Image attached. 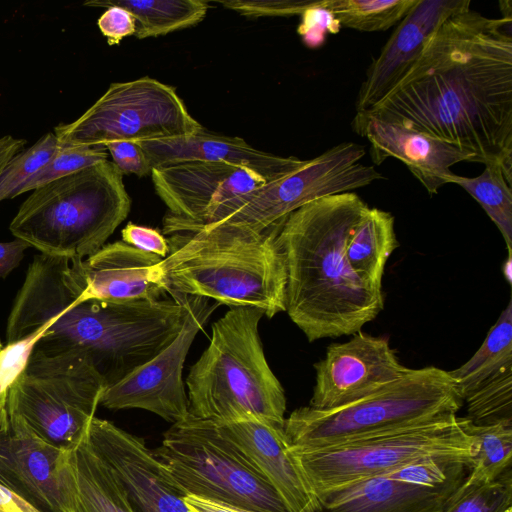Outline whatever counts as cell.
<instances>
[{
  "label": "cell",
  "mask_w": 512,
  "mask_h": 512,
  "mask_svg": "<svg viewBox=\"0 0 512 512\" xmlns=\"http://www.w3.org/2000/svg\"><path fill=\"white\" fill-rule=\"evenodd\" d=\"M61 147L49 132L31 147L14 155L0 173V202L19 195L20 189L33 178Z\"/></svg>",
  "instance_id": "obj_32"
},
{
  "label": "cell",
  "mask_w": 512,
  "mask_h": 512,
  "mask_svg": "<svg viewBox=\"0 0 512 512\" xmlns=\"http://www.w3.org/2000/svg\"><path fill=\"white\" fill-rule=\"evenodd\" d=\"M467 416L474 425L512 421V366H508L470 393Z\"/></svg>",
  "instance_id": "obj_31"
},
{
  "label": "cell",
  "mask_w": 512,
  "mask_h": 512,
  "mask_svg": "<svg viewBox=\"0 0 512 512\" xmlns=\"http://www.w3.org/2000/svg\"><path fill=\"white\" fill-rule=\"evenodd\" d=\"M154 453L187 495L255 512H288L267 478L216 422L189 413L164 433Z\"/></svg>",
  "instance_id": "obj_9"
},
{
  "label": "cell",
  "mask_w": 512,
  "mask_h": 512,
  "mask_svg": "<svg viewBox=\"0 0 512 512\" xmlns=\"http://www.w3.org/2000/svg\"><path fill=\"white\" fill-rule=\"evenodd\" d=\"M219 425L267 478L288 512L319 510L318 495L290 451L284 426L255 418Z\"/></svg>",
  "instance_id": "obj_21"
},
{
  "label": "cell",
  "mask_w": 512,
  "mask_h": 512,
  "mask_svg": "<svg viewBox=\"0 0 512 512\" xmlns=\"http://www.w3.org/2000/svg\"><path fill=\"white\" fill-rule=\"evenodd\" d=\"M0 512H42L19 494L0 483Z\"/></svg>",
  "instance_id": "obj_42"
},
{
  "label": "cell",
  "mask_w": 512,
  "mask_h": 512,
  "mask_svg": "<svg viewBox=\"0 0 512 512\" xmlns=\"http://www.w3.org/2000/svg\"><path fill=\"white\" fill-rule=\"evenodd\" d=\"M462 404L449 371L409 368L396 381L346 405L294 410L284 432L291 446L320 448L457 414Z\"/></svg>",
  "instance_id": "obj_7"
},
{
  "label": "cell",
  "mask_w": 512,
  "mask_h": 512,
  "mask_svg": "<svg viewBox=\"0 0 512 512\" xmlns=\"http://www.w3.org/2000/svg\"><path fill=\"white\" fill-rule=\"evenodd\" d=\"M107 149L102 146L62 144L51 160L19 191H33L47 183L108 160Z\"/></svg>",
  "instance_id": "obj_34"
},
{
  "label": "cell",
  "mask_w": 512,
  "mask_h": 512,
  "mask_svg": "<svg viewBox=\"0 0 512 512\" xmlns=\"http://www.w3.org/2000/svg\"><path fill=\"white\" fill-rule=\"evenodd\" d=\"M71 260L38 254L10 312L7 343L45 326L34 350L85 354L111 386L166 348L181 330L188 295L126 303L80 300Z\"/></svg>",
  "instance_id": "obj_2"
},
{
  "label": "cell",
  "mask_w": 512,
  "mask_h": 512,
  "mask_svg": "<svg viewBox=\"0 0 512 512\" xmlns=\"http://www.w3.org/2000/svg\"><path fill=\"white\" fill-rule=\"evenodd\" d=\"M316 382L309 405L331 409L359 400L399 379L409 368L400 363L385 337L361 331L327 347L314 364Z\"/></svg>",
  "instance_id": "obj_16"
},
{
  "label": "cell",
  "mask_w": 512,
  "mask_h": 512,
  "mask_svg": "<svg viewBox=\"0 0 512 512\" xmlns=\"http://www.w3.org/2000/svg\"><path fill=\"white\" fill-rule=\"evenodd\" d=\"M512 18L447 17L401 82L365 114L457 145L512 176Z\"/></svg>",
  "instance_id": "obj_1"
},
{
  "label": "cell",
  "mask_w": 512,
  "mask_h": 512,
  "mask_svg": "<svg viewBox=\"0 0 512 512\" xmlns=\"http://www.w3.org/2000/svg\"><path fill=\"white\" fill-rule=\"evenodd\" d=\"M202 126L176 90L151 77L112 83L79 118L54 128L62 144L102 146L192 135Z\"/></svg>",
  "instance_id": "obj_11"
},
{
  "label": "cell",
  "mask_w": 512,
  "mask_h": 512,
  "mask_svg": "<svg viewBox=\"0 0 512 512\" xmlns=\"http://www.w3.org/2000/svg\"><path fill=\"white\" fill-rule=\"evenodd\" d=\"M512 472L482 485H460L442 512H511Z\"/></svg>",
  "instance_id": "obj_33"
},
{
  "label": "cell",
  "mask_w": 512,
  "mask_h": 512,
  "mask_svg": "<svg viewBox=\"0 0 512 512\" xmlns=\"http://www.w3.org/2000/svg\"><path fill=\"white\" fill-rule=\"evenodd\" d=\"M97 24L109 45L119 44L123 38L134 35L136 29L133 15L116 5L109 6L99 17Z\"/></svg>",
  "instance_id": "obj_39"
},
{
  "label": "cell",
  "mask_w": 512,
  "mask_h": 512,
  "mask_svg": "<svg viewBox=\"0 0 512 512\" xmlns=\"http://www.w3.org/2000/svg\"><path fill=\"white\" fill-rule=\"evenodd\" d=\"M184 502L188 512H255L238 506L194 495L185 496Z\"/></svg>",
  "instance_id": "obj_41"
},
{
  "label": "cell",
  "mask_w": 512,
  "mask_h": 512,
  "mask_svg": "<svg viewBox=\"0 0 512 512\" xmlns=\"http://www.w3.org/2000/svg\"><path fill=\"white\" fill-rule=\"evenodd\" d=\"M152 182L168 208L167 235L215 224L267 181L247 168L209 161H186L152 169Z\"/></svg>",
  "instance_id": "obj_13"
},
{
  "label": "cell",
  "mask_w": 512,
  "mask_h": 512,
  "mask_svg": "<svg viewBox=\"0 0 512 512\" xmlns=\"http://www.w3.org/2000/svg\"><path fill=\"white\" fill-rule=\"evenodd\" d=\"M2 347H3V346H2V344H1V342H0V350L2 349Z\"/></svg>",
  "instance_id": "obj_45"
},
{
  "label": "cell",
  "mask_w": 512,
  "mask_h": 512,
  "mask_svg": "<svg viewBox=\"0 0 512 512\" xmlns=\"http://www.w3.org/2000/svg\"><path fill=\"white\" fill-rule=\"evenodd\" d=\"M317 0H227L217 1L224 8L247 17L293 16L314 8Z\"/></svg>",
  "instance_id": "obj_36"
},
{
  "label": "cell",
  "mask_w": 512,
  "mask_h": 512,
  "mask_svg": "<svg viewBox=\"0 0 512 512\" xmlns=\"http://www.w3.org/2000/svg\"><path fill=\"white\" fill-rule=\"evenodd\" d=\"M59 472L68 512H135L121 483L86 435L63 452Z\"/></svg>",
  "instance_id": "obj_24"
},
{
  "label": "cell",
  "mask_w": 512,
  "mask_h": 512,
  "mask_svg": "<svg viewBox=\"0 0 512 512\" xmlns=\"http://www.w3.org/2000/svg\"><path fill=\"white\" fill-rule=\"evenodd\" d=\"M25 143L26 140L11 135L0 138V173L8 161L23 149Z\"/></svg>",
  "instance_id": "obj_43"
},
{
  "label": "cell",
  "mask_w": 512,
  "mask_h": 512,
  "mask_svg": "<svg viewBox=\"0 0 512 512\" xmlns=\"http://www.w3.org/2000/svg\"><path fill=\"white\" fill-rule=\"evenodd\" d=\"M84 5L98 8L116 5L126 9L136 20L134 36L138 39L166 35L197 25L209 8V2L204 0H97Z\"/></svg>",
  "instance_id": "obj_26"
},
{
  "label": "cell",
  "mask_w": 512,
  "mask_h": 512,
  "mask_svg": "<svg viewBox=\"0 0 512 512\" xmlns=\"http://www.w3.org/2000/svg\"><path fill=\"white\" fill-rule=\"evenodd\" d=\"M448 183L457 184L471 195L501 232L509 259L512 252V189L499 164H486L476 177L454 174Z\"/></svg>",
  "instance_id": "obj_28"
},
{
  "label": "cell",
  "mask_w": 512,
  "mask_h": 512,
  "mask_svg": "<svg viewBox=\"0 0 512 512\" xmlns=\"http://www.w3.org/2000/svg\"><path fill=\"white\" fill-rule=\"evenodd\" d=\"M263 316L258 308L232 307L214 322L186 379L190 414L218 424L255 418L284 426L285 392L259 335Z\"/></svg>",
  "instance_id": "obj_5"
},
{
  "label": "cell",
  "mask_w": 512,
  "mask_h": 512,
  "mask_svg": "<svg viewBox=\"0 0 512 512\" xmlns=\"http://www.w3.org/2000/svg\"><path fill=\"white\" fill-rule=\"evenodd\" d=\"M418 0H317L315 7L341 26L360 32L385 31L400 22Z\"/></svg>",
  "instance_id": "obj_29"
},
{
  "label": "cell",
  "mask_w": 512,
  "mask_h": 512,
  "mask_svg": "<svg viewBox=\"0 0 512 512\" xmlns=\"http://www.w3.org/2000/svg\"><path fill=\"white\" fill-rule=\"evenodd\" d=\"M7 418V395L0 396V434Z\"/></svg>",
  "instance_id": "obj_44"
},
{
  "label": "cell",
  "mask_w": 512,
  "mask_h": 512,
  "mask_svg": "<svg viewBox=\"0 0 512 512\" xmlns=\"http://www.w3.org/2000/svg\"><path fill=\"white\" fill-rule=\"evenodd\" d=\"M218 305L188 295L187 314L175 339L122 380L106 387L100 404L115 410L143 409L172 424L187 417L189 404L182 380L184 362L196 335Z\"/></svg>",
  "instance_id": "obj_14"
},
{
  "label": "cell",
  "mask_w": 512,
  "mask_h": 512,
  "mask_svg": "<svg viewBox=\"0 0 512 512\" xmlns=\"http://www.w3.org/2000/svg\"><path fill=\"white\" fill-rule=\"evenodd\" d=\"M71 263L81 282L80 300L157 301L169 294L163 259L122 240Z\"/></svg>",
  "instance_id": "obj_17"
},
{
  "label": "cell",
  "mask_w": 512,
  "mask_h": 512,
  "mask_svg": "<svg viewBox=\"0 0 512 512\" xmlns=\"http://www.w3.org/2000/svg\"><path fill=\"white\" fill-rule=\"evenodd\" d=\"M122 241L164 259L170 247L168 240L156 229L128 223L121 231Z\"/></svg>",
  "instance_id": "obj_38"
},
{
  "label": "cell",
  "mask_w": 512,
  "mask_h": 512,
  "mask_svg": "<svg viewBox=\"0 0 512 512\" xmlns=\"http://www.w3.org/2000/svg\"><path fill=\"white\" fill-rule=\"evenodd\" d=\"M353 130L371 145L372 161L379 165L392 157L402 161L430 195L448 184L450 168L473 155L455 144L418 132L400 124L355 115Z\"/></svg>",
  "instance_id": "obj_20"
},
{
  "label": "cell",
  "mask_w": 512,
  "mask_h": 512,
  "mask_svg": "<svg viewBox=\"0 0 512 512\" xmlns=\"http://www.w3.org/2000/svg\"><path fill=\"white\" fill-rule=\"evenodd\" d=\"M470 432L476 439L477 450L462 485L489 483L511 469L512 421L489 425H474L470 421Z\"/></svg>",
  "instance_id": "obj_30"
},
{
  "label": "cell",
  "mask_w": 512,
  "mask_h": 512,
  "mask_svg": "<svg viewBox=\"0 0 512 512\" xmlns=\"http://www.w3.org/2000/svg\"><path fill=\"white\" fill-rule=\"evenodd\" d=\"M399 246L394 216L378 208H368L346 245L351 267L367 282L382 288L388 258Z\"/></svg>",
  "instance_id": "obj_25"
},
{
  "label": "cell",
  "mask_w": 512,
  "mask_h": 512,
  "mask_svg": "<svg viewBox=\"0 0 512 512\" xmlns=\"http://www.w3.org/2000/svg\"><path fill=\"white\" fill-rule=\"evenodd\" d=\"M106 383L83 353L33 351L7 393V407L43 440L63 450L84 438Z\"/></svg>",
  "instance_id": "obj_10"
},
{
  "label": "cell",
  "mask_w": 512,
  "mask_h": 512,
  "mask_svg": "<svg viewBox=\"0 0 512 512\" xmlns=\"http://www.w3.org/2000/svg\"><path fill=\"white\" fill-rule=\"evenodd\" d=\"M86 437L121 483L135 512H188L187 494L141 438L97 417Z\"/></svg>",
  "instance_id": "obj_15"
},
{
  "label": "cell",
  "mask_w": 512,
  "mask_h": 512,
  "mask_svg": "<svg viewBox=\"0 0 512 512\" xmlns=\"http://www.w3.org/2000/svg\"><path fill=\"white\" fill-rule=\"evenodd\" d=\"M283 220L262 232L216 225L172 234L163 259L169 293L258 308L268 318L286 311V265L277 239Z\"/></svg>",
  "instance_id": "obj_4"
},
{
  "label": "cell",
  "mask_w": 512,
  "mask_h": 512,
  "mask_svg": "<svg viewBox=\"0 0 512 512\" xmlns=\"http://www.w3.org/2000/svg\"><path fill=\"white\" fill-rule=\"evenodd\" d=\"M130 208L123 174L106 160L34 189L9 230L42 254L84 259L105 245Z\"/></svg>",
  "instance_id": "obj_6"
},
{
  "label": "cell",
  "mask_w": 512,
  "mask_h": 512,
  "mask_svg": "<svg viewBox=\"0 0 512 512\" xmlns=\"http://www.w3.org/2000/svg\"><path fill=\"white\" fill-rule=\"evenodd\" d=\"M470 6V0H418L367 69L355 103L356 114H365L379 104L409 73L440 24Z\"/></svg>",
  "instance_id": "obj_19"
},
{
  "label": "cell",
  "mask_w": 512,
  "mask_h": 512,
  "mask_svg": "<svg viewBox=\"0 0 512 512\" xmlns=\"http://www.w3.org/2000/svg\"><path fill=\"white\" fill-rule=\"evenodd\" d=\"M368 208L356 193H339L303 205L281 224L286 312L309 342L354 335L384 308L382 288L364 280L345 253Z\"/></svg>",
  "instance_id": "obj_3"
},
{
  "label": "cell",
  "mask_w": 512,
  "mask_h": 512,
  "mask_svg": "<svg viewBox=\"0 0 512 512\" xmlns=\"http://www.w3.org/2000/svg\"><path fill=\"white\" fill-rule=\"evenodd\" d=\"M105 148L110 153L112 162L123 175L135 174L138 177L151 175V165L139 142L116 140L107 143Z\"/></svg>",
  "instance_id": "obj_37"
},
{
  "label": "cell",
  "mask_w": 512,
  "mask_h": 512,
  "mask_svg": "<svg viewBox=\"0 0 512 512\" xmlns=\"http://www.w3.org/2000/svg\"><path fill=\"white\" fill-rule=\"evenodd\" d=\"M512 366V301L501 312L475 354L449 371L462 400L502 369Z\"/></svg>",
  "instance_id": "obj_27"
},
{
  "label": "cell",
  "mask_w": 512,
  "mask_h": 512,
  "mask_svg": "<svg viewBox=\"0 0 512 512\" xmlns=\"http://www.w3.org/2000/svg\"><path fill=\"white\" fill-rule=\"evenodd\" d=\"M63 452L7 407L0 434V483L42 512H68L59 472Z\"/></svg>",
  "instance_id": "obj_18"
},
{
  "label": "cell",
  "mask_w": 512,
  "mask_h": 512,
  "mask_svg": "<svg viewBox=\"0 0 512 512\" xmlns=\"http://www.w3.org/2000/svg\"><path fill=\"white\" fill-rule=\"evenodd\" d=\"M44 331L45 326H42L34 333L2 347L0 350V396L8 393L10 387L24 371Z\"/></svg>",
  "instance_id": "obj_35"
},
{
  "label": "cell",
  "mask_w": 512,
  "mask_h": 512,
  "mask_svg": "<svg viewBox=\"0 0 512 512\" xmlns=\"http://www.w3.org/2000/svg\"><path fill=\"white\" fill-rule=\"evenodd\" d=\"M30 247L19 238L10 242H0V278L8 276L20 264L25 250Z\"/></svg>",
  "instance_id": "obj_40"
},
{
  "label": "cell",
  "mask_w": 512,
  "mask_h": 512,
  "mask_svg": "<svg viewBox=\"0 0 512 512\" xmlns=\"http://www.w3.org/2000/svg\"><path fill=\"white\" fill-rule=\"evenodd\" d=\"M464 479L425 486L390 471L319 495L317 512H442Z\"/></svg>",
  "instance_id": "obj_23"
},
{
  "label": "cell",
  "mask_w": 512,
  "mask_h": 512,
  "mask_svg": "<svg viewBox=\"0 0 512 512\" xmlns=\"http://www.w3.org/2000/svg\"><path fill=\"white\" fill-rule=\"evenodd\" d=\"M365 153V148L354 142L334 145L248 194L229 216L206 226L262 232L311 201L365 187L383 177L373 166L361 163Z\"/></svg>",
  "instance_id": "obj_12"
},
{
  "label": "cell",
  "mask_w": 512,
  "mask_h": 512,
  "mask_svg": "<svg viewBox=\"0 0 512 512\" xmlns=\"http://www.w3.org/2000/svg\"><path fill=\"white\" fill-rule=\"evenodd\" d=\"M139 144L152 169L186 161L222 162L254 171L267 182L295 171L306 162L255 149L239 137L210 132L203 126L189 136Z\"/></svg>",
  "instance_id": "obj_22"
},
{
  "label": "cell",
  "mask_w": 512,
  "mask_h": 512,
  "mask_svg": "<svg viewBox=\"0 0 512 512\" xmlns=\"http://www.w3.org/2000/svg\"><path fill=\"white\" fill-rule=\"evenodd\" d=\"M477 450L470 420L457 414L344 443L290 451L319 495L427 458L472 466Z\"/></svg>",
  "instance_id": "obj_8"
}]
</instances>
